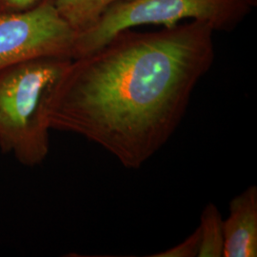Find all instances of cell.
Wrapping results in <instances>:
<instances>
[{"label":"cell","mask_w":257,"mask_h":257,"mask_svg":"<svg viewBox=\"0 0 257 257\" xmlns=\"http://www.w3.org/2000/svg\"><path fill=\"white\" fill-rule=\"evenodd\" d=\"M71 61L44 57L0 71V149L22 165H39L49 155L48 105Z\"/></svg>","instance_id":"obj_2"},{"label":"cell","mask_w":257,"mask_h":257,"mask_svg":"<svg viewBox=\"0 0 257 257\" xmlns=\"http://www.w3.org/2000/svg\"><path fill=\"white\" fill-rule=\"evenodd\" d=\"M77 34L61 18L53 0L0 12V71L44 57L74 59Z\"/></svg>","instance_id":"obj_4"},{"label":"cell","mask_w":257,"mask_h":257,"mask_svg":"<svg viewBox=\"0 0 257 257\" xmlns=\"http://www.w3.org/2000/svg\"><path fill=\"white\" fill-rule=\"evenodd\" d=\"M251 10L240 0H123L93 27L77 36L74 59L95 51L120 32L142 26L171 27L197 21L214 32H230Z\"/></svg>","instance_id":"obj_3"},{"label":"cell","mask_w":257,"mask_h":257,"mask_svg":"<svg viewBox=\"0 0 257 257\" xmlns=\"http://www.w3.org/2000/svg\"><path fill=\"white\" fill-rule=\"evenodd\" d=\"M224 257L257 256V187L251 185L231 199L223 219Z\"/></svg>","instance_id":"obj_5"},{"label":"cell","mask_w":257,"mask_h":257,"mask_svg":"<svg viewBox=\"0 0 257 257\" xmlns=\"http://www.w3.org/2000/svg\"><path fill=\"white\" fill-rule=\"evenodd\" d=\"M40 0H0V12H16L28 9Z\"/></svg>","instance_id":"obj_9"},{"label":"cell","mask_w":257,"mask_h":257,"mask_svg":"<svg viewBox=\"0 0 257 257\" xmlns=\"http://www.w3.org/2000/svg\"><path fill=\"white\" fill-rule=\"evenodd\" d=\"M240 1H243V2L247 3L249 6H251L252 8H254L257 4V0H240Z\"/></svg>","instance_id":"obj_10"},{"label":"cell","mask_w":257,"mask_h":257,"mask_svg":"<svg viewBox=\"0 0 257 257\" xmlns=\"http://www.w3.org/2000/svg\"><path fill=\"white\" fill-rule=\"evenodd\" d=\"M214 30L186 21L128 29L73 59L48 105L51 130L78 135L138 170L164 147L215 59Z\"/></svg>","instance_id":"obj_1"},{"label":"cell","mask_w":257,"mask_h":257,"mask_svg":"<svg viewBox=\"0 0 257 257\" xmlns=\"http://www.w3.org/2000/svg\"><path fill=\"white\" fill-rule=\"evenodd\" d=\"M199 250V233L198 230L193 231V233L183 240L181 243L173 248H168L164 251H160L153 257H196Z\"/></svg>","instance_id":"obj_8"},{"label":"cell","mask_w":257,"mask_h":257,"mask_svg":"<svg viewBox=\"0 0 257 257\" xmlns=\"http://www.w3.org/2000/svg\"><path fill=\"white\" fill-rule=\"evenodd\" d=\"M199 233L198 257H222L224 255L223 218L213 203H209L203 210Z\"/></svg>","instance_id":"obj_7"},{"label":"cell","mask_w":257,"mask_h":257,"mask_svg":"<svg viewBox=\"0 0 257 257\" xmlns=\"http://www.w3.org/2000/svg\"><path fill=\"white\" fill-rule=\"evenodd\" d=\"M123 0H53L61 18L77 36L93 27L102 17Z\"/></svg>","instance_id":"obj_6"}]
</instances>
